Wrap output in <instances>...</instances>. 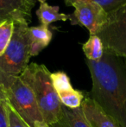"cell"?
<instances>
[{"mask_svg":"<svg viewBox=\"0 0 126 127\" xmlns=\"http://www.w3.org/2000/svg\"><path fill=\"white\" fill-rule=\"evenodd\" d=\"M93 80L91 98L119 127H126V63L104 51L98 62L86 60Z\"/></svg>","mask_w":126,"mask_h":127,"instance_id":"cell-1","label":"cell"},{"mask_svg":"<svg viewBox=\"0 0 126 127\" xmlns=\"http://www.w3.org/2000/svg\"><path fill=\"white\" fill-rule=\"evenodd\" d=\"M19 76L31 89L44 122L54 126L61 117L62 104L53 85L51 73L44 65L31 63Z\"/></svg>","mask_w":126,"mask_h":127,"instance_id":"cell-2","label":"cell"},{"mask_svg":"<svg viewBox=\"0 0 126 127\" xmlns=\"http://www.w3.org/2000/svg\"><path fill=\"white\" fill-rule=\"evenodd\" d=\"M0 87L6 100L29 127L44 122L31 89L20 76L1 75Z\"/></svg>","mask_w":126,"mask_h":127,"instance_id":"cell-3","label":"cell"},{"mask_svg":"<svg viewBox=\"0 0 126 127\" xmlns=\"http://www.w3.org/2000/svg\"><path fill=\"white\" fill-rule=\"evenodd\" d=\"M29 21H15L14 32L9 46L0 56V74L19 76L29 65L30 47L29 40Z\"/></svg>","mask_w":126,"mask_h":127,"instance_id":"cell-4","label":"cell"},{"mask_svg":"<svg viewBox=\"0 0 126 127\" xmlns=\"http://www.w3.org/2000/svg\"><path fill=\"white\" fill-rule=\"evenodd\" d=\"M96 35L104 51L126 58V5L108 14V19Z\"/></svg>","mask_w":126,"mask_h":127,"instance_id":"cell-5","label":"cell"},{"mask_svg":"<svg viewBox=\"0 0 126 127\" xmlns=\"http://www.w3.org/2000/svg\"><path fill=\"white\" fill-rule=\"evenodd\" d=\"M71 6L74 7V13L68 18L71 24L86 28L90 35H97L108 19L107 12L91 0H75Z\"/></svg>","mask_w":126,"mask_h":127,"instance_id":"cell-6","label":"cell"},{"mask_svg":"<svg viewBox=\"0 0 126 127\" xmlns=\"http://www.w3.org/2000/svg\"><path fill=\"white\" fill-rule=\"evenodd\" d=\"M51 78L62 105L70 109H76L81 106L84 94L72 87L70 79L66 73L62 71L51 73Z\"/></svg>","mask_w":126,"mask_h":127,"instance_id":"cell-7","label":"cell"},{"mask_svg":"<svg viewBox=\"0 0 126 127\" xmlns=\"http://www.w3.org/2000/svg\"><path fill=\"white\" fill-rule=\"evenodd\" d=\"M35 0H0V22L26 19L29 22Z\"/></svg>","mask_w":126,"mask_h":127,"instance_id":"cell-8","label":"cell"},{"mask_svg":"<svg viewBox=\"0 0 126 127\" xmlns=\"http://www.w3.org/2000/svg\"><path fill=\"white\" fill-rule=\"evenodd\" d=\"M81 109L92 127H119L89 96L84 98L81 104Z\"/></svg>","mask_w":126,"mask_h":127,"instance_id":"cell-9","label":"cell"},{"mask_svg":"<svg viewBox=\"0 0 126 127\" xmlns=\"http://www.w3.org/2000/svg\"><path fill=\"white\" fill-rule=\"evenodd\" d=\"M53 34L49 27L39 25L29 27V40L30 55L36 56L42 49L48 47L52 40Z\"/></svg>","mask_w":126,"mask_h":127,"instance_id":"cell-10","label":"cell"},{"mask_svg":"<svg viewBox=\"0 0 126 127\" xmlns=\"http://www.w3.org/2000/svg\"><path fill=\"white\" fill-rule=\"evenodd\" d=\"M52 127H92L85 117L81 106L70 109L62 105L61 114L57 123Z\"/></svg>","mask_w":126,"mask_h":127,"instance_id":"cell-11","label":"cell"},{"mask_svg":"<svg viewBox=\"0 0 126 127\" xmlns=\"http://www.w3.org/2000/svg\"><path fill=\"white\" fill-rule=\"evenodd\" d=\"M40 6L38 10L35 11L37 17L39 19L41 25L49 27V24L52 23L58 22V21L68 20L69 15L63 14L60 12L59 6H52L49 5L46 1H41Z\"/></svg>","mask_w":126,"mask_h":127,"instance_id":"cell-12","label":"cell"},{"mask_svg":"<svg viewBox=\"0 0 126 127\" xmlns=\"http://www.w3.org/2000/svg\"><path fill=\"white\" fill-rule=\"evenodd\" d=\"M86 60L98 62L103 57L104 49L101 39L98 35H90L89 39L82 45Z\"/></svg>","mask_w":126,"mask_h":127,"instance_id":"cell-13","label":"cell"},{"mask_svg":"<svg viewBox=\"0 0 126 127\" xmlns=\"http://www.w3.org/2000/svg\"><path fill=\"white\" fill-rule=\"evenodd\" d=\"M15 21L4 20L0 22V56L3 55L10 42L14 32Z\"/></svg>","mask_w":126,"mask_h":127,"instance_id":"cell-14","label":"cell"},{"mask_svg":"<svg viewBox=\"0 0 126 127\" xmlns=\"http://www.w3.org/2000/svg\"><path fill=\"white\" fill-rule=\"evenodd\" d=\"M64 1L67 6H71L72 3L75 0H64ZM91 1L100 5L107 12V14L111 13L118 9L126 5V0H91Z\"/></svg>","mask_w":126,"mask_h":127,"instance_id":"cell-15","label":"cell"},{"mask_svg":"<svg viewBox=\"0 0 126 127\" xmlns=\"http://www.w3.org/2000/svg\"><path fill=\"white\" fill-rule=\"evenodd\" d=\"M7 112L9 117V127H29L8 102H7Z\"/></svg>","mask_w":126,"mask_h":127,"instance_id":"cell-16","label":"cell"},{"mask_svg":"<svg viewBox=\"0 0 126 127\" xmlns=\"http://www.w3.org/2000/svg\"><path fill=\"white\" fill-rule=\"evenodd\" d=\"M0 127H9L7 100L1 87H0Z\"/></svg>","mask_w":126,"mask_h":127,"instance_id":"cell-17","label":"cell"},{"mask_svg":"<svg viewBox=\"0 0 126 127\" xmlns=\"http://www.w3.org/2000/svg\"><path fill=\"white\" fill-rule=\"evenodd\" d=\"M36 127H52V126H49V125H48V124H46L45 122H42V123H40V124L37 125Z\"/></svg>","mask_w":126,"mask_h":127,"instance_id":"cell-18","label":"cell"},{"mask_svg":"<svg viewBox=\"0 0 126 127\" xmlns=\"http://www.w3.org/2000/svg\"><path fill=\"white\" fill-rule=\"evenodd\" d=\"M35 1H36V0H35ZM39 2H41V1H46V0H38Z\"/></svg>","mask_w":126,"mask_h":127,"instance_id":"cell-19","label":"cell"}]
</instances>
